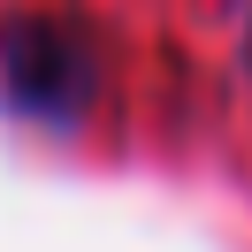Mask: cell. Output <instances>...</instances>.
Listing matches in <instances>:
<instances>
[{"label":"cell","instance_id":"6da1fadb","mask_svg":"<svg viewBox=\"0 0 252 252\" xmlns=\"http://www.w3.org/2000/svg\"><path fill=\"white\" fill-rule=\"evenodd\" d=\"M0 92L16 115L38 123H77L99 92V46L92 31L62 16H8L0 23Z\"/></svg>","mask_w":252,"mask_h":252},{"label":"cell","instance_id":"7a4b0ae2","mask_svg":"<svg viewBox=\"0 0 252 252\" xmlns=\"http://www.w3.org/2000/svg\"><path fill=\"white\" fill-rule=\"evenodd\" d=\"M245 69H252V31H245Z\"/></svg>","mask_w":252,"mask_h":252}]
</instances>
